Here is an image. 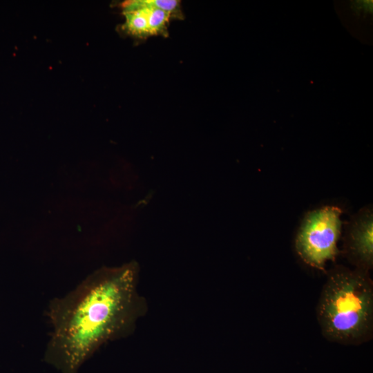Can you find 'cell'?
I'll return each instance as SVG.
<instances>
[{
	"mask_svg": "<svg viewBox=\"0 0 373 373\" xmlns=\"http://www.w3.org/2000/svg\"><path fill=\"white\" fill-rule=\"evenodd\" d=\"M341 213L338 207L325 206L305 214L295 238V250L306 265L325 271L327 263L335 260L340 253Z\"/></svg>",
	"mask_w": 373,
	"mask_h": 373,
	"instance_id": "cell-3",
	"label": "cell"
},
{
	"mask_svg": "<svg viewBox=\"0 0 373 373\" xmlns=\"http://www.w3.org/2000/svg\"><path fill=\"white\" fill-rule=\"evenodd\" d=\"M141 2L149 8V23L151 35L164 33L171 15L161 9L146 5L143 0H141Z\"/></svg>",
	"mask_w": 373,
	"mask_h": 373,
	"instance_id": "cell-5",
	"label": "cell"
},
{
	"mask_svg": "<svg viewBox=\"0 0 373 373\" xmlns=\"http://www.w3.org/2000/svg\"><path fill=\"white\" fill-rule=\"evenodd\" d=\"M146 5L161 9L171 15L179 11L180 1L176 0H143Z\"/></svg>",
	"mask_w": 373,
	"mask_h": 373,
	"instance_id": "cell-6",
	"label": "cell"
},
{
	"mask_svg": "<svg viewBox=\"0 0 373 373\" xmlns=\"http://www.w3.org/2000/svg\"><path fill=\"white\" fill-rule=\"evenodd\" d=\"M321 332L331 343L358 345L373 336V283L369 271L336 265L327 272L316 307Z\"/></svg>",
	"mask_w": 373,
	"mask_h": 373,
	"instance_id": "cell-2",
	"label": "cell"
},
{
	"mask_svg": "<svg viewBox=\"0 0 373 373\" xmlns=\"http://www.w3.org/2000/svg\"><path fill=\"white\" fill-rule=\"evenodd\" d=\"M343 254L354 268L370 271L373 266L372 209L363 208L346 224Z\"/></svg>",
	"mask_w": 373,
	"mask_h": 373,
	"instance_id": "cell-4",
	"label": "cell"
},
{
	"mask_svg": "<svg viewBox=\"0 0 373 373\" xmlns=\"http://www.w3.org/2000/svg\"><path fill=\"white\" fill-rule=\"evenodd\" d=\"M139 266L101 267L48 303L51 329L44 360L61 373H78L102 345L131 334L144 314Z\"/></svg>",
	"mask_w": 373,
	"mask_h": 373,
	"instance_id": "cell-1",
	"label": "cell"
}]
</instances>
